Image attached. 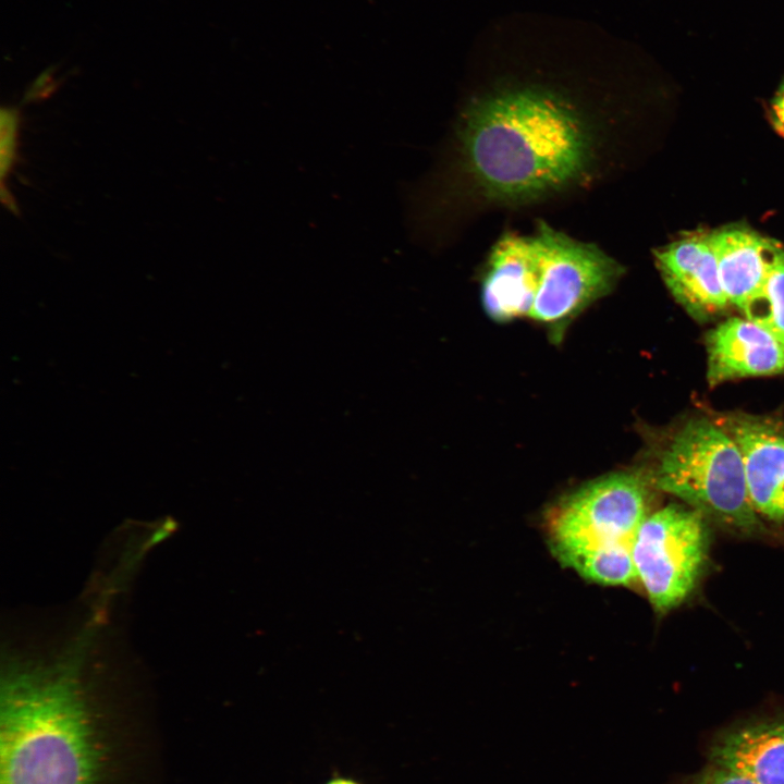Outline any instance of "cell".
I'll list each match as a JSON object with an SVG mask.
<instances>
[{
	"label": "cell",
	"instance_id": "cell-1",
	"mask_svg": "<svg viewBox=\"0 0 784 784\" xmlns=\"http://www.w3.org/2000/svg\"><path fill=\"white\" fill-rule=\"evenodd\" d=\"M91 627L53 656L8 660L0 689V784H101L84 676Z\"/></svg>",
	"mask_w": 784,
	"mask_h": 784
},
{
	"label": "cell",
	"instance_id": "cell-2",
	"mask_svg": "<svg viewBox=\"0 0 784 784\" xmlns=\"http://www.w3.org/2000/svg\"><path fill=\"white\" fill-rule=\"evenodd\" d=\"M458 138L465 167L488 194L539 196L577 179L590 158V136L561 98L520 89L471 107Z\"/></svg>",
	"mask_w": 784,
	"mask_h": 784
},
{
	"label": "cell",
	"instance_id": "cell-3",
	"mask_svg": "<svg viewBox=\"0 0 784 784\" xmlns=\"http://www.w3.org/2000/svg\"><path fill=\"white\" fill-rule=\"evenodd\" d=\"M510 252L529 318L558 336L587 306L607 295L623 267L597 245L572 238L544 222L529 235L511 234Z\"/></svg>",
	"mask_w": 784,
	"mask_h": 784
},
{
	"label": "cell",
	"instance_id": "cell-4",
	"mask_svg": "<svg viewBox=\"0 0 784 784\" xmlns=\"http://www.w3.org/2000/svg\"><path fill=\"white\" fill-rule=\"evenodd\" d=\"M648 478L653 488L727 526L746 531L759 526L739 450L719 421L687 420L662 449Z\"/></svg>",
	"mask_w": 784,
	"mask_h": 784
},
{
	"label": "cell",
	"instance_id": "cell-5",
	"mask_svg": "<svg viewBox=\"0 0 784 784\" xmlns=\"http://www.w3.org/2000/svg\"><path fill=\"white\" fill-rule=\"evenodd\" d=\"M649 478L615 473L568 495L551 514L548 534L560 563L576 573L595 559L633 552L636 534L649 515Z\"/></svg>",
	"mask_w": 784,
	"mask_h": 784
},
{
	"label": "cell",
	"instance_id": "cell-6",
	"mask_svg": "<svg viewBox=\"0 0 784 784\" xmlns=\"http://www.w3.org/2000/svg\"><path fill=\"white\" fill-rule=\"evenodd\" d=\"M703 514L670 504L649 514L633 544L638 580L652 605L666 611L694 588L707 558Z\"/></svg>",
	"mask_w": 784,
	"mask_h": 784
},
{
	"label": "cell",
	"instance_id": "cell-7",
	"mask_svg": "<svg viewBox=\"0 0 784 784\" xmlns=\"http://www.w3.org/2000/svg\"><path fill=\"white\" fill-rule=\"evenodd\" d=\"M719 422L735 441L756 513L784 520V427L761 417L733 415Z\"/></svg>",
	"mask_w": 784,
	"mask_h": 784
},
{
	"label": "cell",
	"instance_id": "cell-8",
	"mask_svg": "<svg viewBox=\"0 0 784 784\" xmlns=\"http://www.w3.org/2000/svg\"><path fill=\"white\" fill-rule=\"evenodd\" d=\"M657 268L672 296L697 319L730 304L721 285L709 233H694L654 250Z\"/></svg>",
	"mask_w": 784,
	"mask_h": 784
},
{
	"label": "cell",
	"instance_id": "cell-9",
	"mask_svg": "<svg viewBox=\"0 0 784 784\" xmlns=\"http://www.w3.org/2000/svg\"><path fill=\"white\" fill-rule=\"evenodd\" d=\"M707 378L723 381L784 373V345L769 331L745 318H730L706 338Z\"/></svg>",
	"mask_w": 784,
	"mask_h": 784
},
{
	"label": "cell",
	"instance_id": "cell-10",
	"mask_svg": "<svg viewBox=\"0 0 784 784\" xmlns=\"http://www.w3.org/2000/svg\"><path fill=\"white\" fill-rule=\"evenodd\" d=\"M709 235L724 294L743 311L760 292L783 247L740 224L723 226Z\"/></svg>",
	"mask_w": 784,
	"mask_h": 784
},
{
	"label": "cell",
	"instance_id": "cell-11",
	"mask_svg": "<svg viewBox=\"0 0 784 784\" xmlns=\"http://www.w3.org/2000/svg\"><path fill=\"white\" fill-rule=\"evenodd\" d=\"M711 764L726 768L757 784H784V721L739 726L715 740Z\"/></svg>",
	"mask_w": 784,
	"mask_h": 784
},
{
	"label": "cell",
	"instance_id": "cell-12",
	"mask_svg": "<svg viewBox=\"0 0 784 784\" xmlns=\"http://www.w3.org/2000/svg\"><path fill=\"white\" fill-rule=\"evenodd\" d=\"M743 314L784 345V248L774 259L760 292Z\"/></svg>",
	"mask_w": 784,
	"mask_h": 784
},
{
	"label": "cell",
	"instance_id": "cell-13",
	"mask_svg": "<svg viewBox=\"0 0 784 784\" xmlns=\"http://www.w3.org/2000/svg\"><path fill=\"white\" fill-rule=\"evenodd\" d=\"M684 784H757L750 779L735 771L715 764L706 769L687 780Z\"/></svg>",
	"mask_w": 784,
	"mask_h": 784
},
{
	"label": "cell",
	"instance_id": "cell-14",
	"mask_svg": "<svg viewBox=\"0 0 784 784\" xmlns=\"http://www.w3.org/2000/svg\"><path fill=\"white\" fill-rule=\"evenodd\" d=\"M16 117L11 110L1 113V174L9 170L15 147Z\"/></svg>",
	"mask_w": 784,
	"mask_h": 784
},
{
	"label": "cell",
	"instance_id": "cell-15",
	"mask_svg": "<svg viewBox=\"0 0 784 784\" xmlns=\"http://www.w3.org/2000/svg\"><path fill=\"white\" fill-rule=\"evenodd\" d=\"M771 121L775 131L784 137V85L779 89L772 102Z\"/></svg>",
	"mask_w": 784,
	"mask_h": 784
},
{
	"label": "cell",
	"instance_id": "cell-16",
	"mask_svg": "<svg viewBox=\"0 0 784 784\" xmlns=\"http://www.w3.org/2000/svg\"><path fill=\"white\" fill-rule=\"evenodd\" d=\"M327 784H358V783H356L352 780H347V779H335V780L330 781Z\"/></svg>",
	"mask_w": 784,
	"mask_h": 784
}]
</instances>
